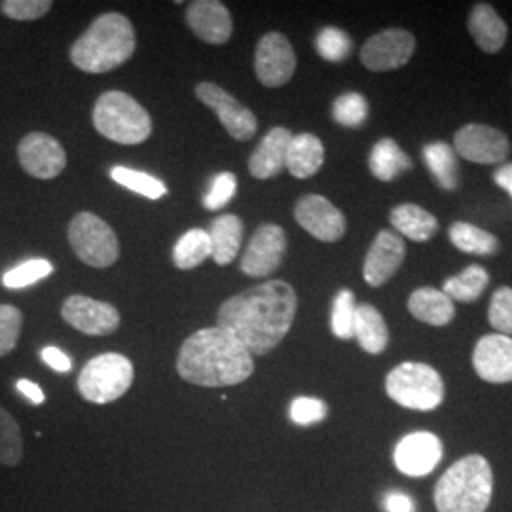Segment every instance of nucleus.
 <instances>
[{"label":"nucleus","instance_id":"obj_20","mask_svg":"<svg viewBox=\"0 0 512 512\" xmlns=\"http://www.w3.org/2000/svg\"><path fill=\"white\" fill-rule=\"evenodd\" d=\"M186 23L207 44H226L234 23L228 8L217 0H196L186 6Z\"/></svg>","mask_w":512,"mask_h":512},{"label":"nucleus","instance_id":"obj_10","mask_svg":"<svg viewBox=\"0 0 512 512\" xmlns=\"http://www.w3.org/2000/svg\"><path fill=\"white\" fill-rule=\"evenodd\" d=\"M416 50V38L404 29H385L368 38L361 50V61L368 71L384 73L406 65Z\"/></svg>","mask_w":512,"mask_h":512},{"label":"nucleus","instance_id":"obj_39","mask_svg":"<svg viewBox=\"0 0 512 512\" xmlns=\"http://www.w3.org/2000/svg\"><path fill=\"white\" fill-rule=\"evenodd\" d=\"M488 321L497 334L512 336V289L501 287L495 291L488 310Z\"/></svg>","mask_w":512,"mask_h":512},{"label":"nucleus","instance_id":"obj_7","mask_svg":"<svg viewBox=\"0 0 512 512\" xmlns=\"http://www.w3.org/2000/svg\"><path fill=\"white\" fill-rule=\"evenodd\" d=\"M133 363L120 353H103L93 357L78 376V393L93 404L118 401L133 384Z\"/></svg>","mask_w":512,"mask_h":512},{"label":"nucleus","instance_id":"obj_12","mask_svg":"<svg viewBox=\"0 0 512 512\" xmlns=\"http://www.w3.org/2000/svg\"><path fill=\"white\" fill-rule=\"evenodd\" d=\"M454 150L463 160L473 164L492 165L507 160L511 152L509 137L484 124H469L456 133Z\"/></svg>","mask_w":512,"mask_h":512},{"label":"nucleus","instance_id":"obj_35","mask_svg":"<svg viewBox=\"0 0 512 512\" xmlns=\"http://www.w3.org/2000/svg\"><path fill=\"white\" fill-rule=\"evenodd\" d=\"M332 118L344 128H361L368 118V103L361 93L340 95L332 105Z\"/></svg>","mask_w":512,"mask_h":512},{"label":"nucleus","instance_id":"obj_23","mask_svg":"<svg viewBox=\"0 0 512 512\" xmlns=\"http://www.w3.org/2000/svg\"><path fill=\"white\" fill-rule=\"evenodd\" d=\"M408 311L425 325L444 327L454 321L456 306L454 300L433 287H423L408 298Z\"/></svg>","mask_w":512,"mask_h":512},{"label":"nucleus","instance_id":"obj_19","mask_svg":"<svg viewBox=\"0 0 512 512\" xmlns=\"http://www.w3.org/2000/svg\"><path fill=\"white\" fill-rule=\"evenodd\" d=\"M406 247L401 236L384 230L380 232L366 253L363 275L370 287H382L403 266Z\"/></svg>","mask_w":512,"mask_h":512},{"label":"nucleus","instance_id":"obj_3","mask_svg":"<svg viewBox=\"0 0 512 512\" xmlns=\"http://www.w3.org/2000/svg\"><path fill=\"white\" fill-rule=\"evenodd\" d=\"M135 29L122 14L109 12L93 21L71 48V61L84 73L101 74L118 69L135 52Z\"/></svg>","mask_w":512,"mask_h":512},{"label":"nucleus","instance_id":"obj_21","mask_svg":"<svg viewBox=\"0 0 512 512\" xmlns=\"http://www.w3.org/2000/svg\"><path fill=\"white\" fill-rule=\"evenodd\" d=\"M293 137L287 128L270 129L249 160L251 175L260 181L279 175L287 167V152Z\"/></svg>","mask_w":512,"mask_h":512},{"label":"nucleus","instance_id":"obj_41","mask_svg":"<svg viewBox=\"0 0 512 512\" xmlns=\"http://www.w3.org/2000/svg\"><path fill=\"white\" fill-rule=\"evenodd\" d=\"M50 0H6L0 2V10L4 16L16 21H33L50 12Z\"/></svg>","mask_w":512,"mask_h":512},{"label":"nucleus","instance_id":"obj_22","mask_svg":"<svg viewBox=\"0 0 512 512\" xmlns=\"http://www.w3.org/2000/svg\"><path fill=\"white\" fill-rule=\"evenodd\" d=\"M469 31L476 46L486 54H497L507 42V23L499 18L490 4H476L469 16Z\"/></svg>","mask_w":512,"mask_h":512},{"label":"nucleus","instance_id":"obj_34","mask_svg":"<svg viewBox=\"0 0 512 512\" xmlns=\"http://www.w3.org/2000/svg\"><path fill=\"white\" fill-rule=\"evenodd\" d=\"M110 177L112 181H116L122 186H126L128 190H133L141 196H145L148 200H160L167 194V188L162 181L150 177L147 173H141V171H135V169H129V167H114L110 171Z\"/></svg>","mask_w":512,"mask_h":512},{"label":"nucleus","instance_id":"obj_43","mask_svg":"<svg viewBox=\"0 0 512 512\" xmlns=\"http://www.w3.org/2000/svg\"><path fill=\"white\" fill-rule=\"evenodd\" d=\"M291 420L296 425H302V427H308L313 423H319V421L325 420L327 414H329V406L319 401V399H311V397H298L294 399L291 404Z\"/></svg>","mask_w":512,"mask_h":512},{"label":"nucleus","instance_id":"obj_13","mask_svg":"<svg viewBox=\"0 0 512 512\" xmlns=\"http://www.w3.org/2000/svg\"><path fill=\"white\" fill-rule=\"evenodd\" d=\"M61 317L73 329L88 336H109L120 327V313L112 304L84 294L69 296L61 308Z\"/></svg>","mask_w":512,"mask_h":512},{"label":"nucleus","instance_id":"obj_37","mask_svg":"<svg viewBox=\"0 0 512 512\" xmlns=\"http://www.w3.org/2000/svg\"><path fill=\"white\" fill-rule=\"evenodd\" d=\"M54 272L52 262L44 260V258H35V260H27L23 264H19L16 268H12L10 272H6L2 277V285L6 289H25L33 283H37L40 279L48 277Z\"/></svg>","mask_w":512,"mask_h":512},{"label":"nucleus","instance_id":"obj_42","mask_svg":"<svg viewBox=\"0 0 512 512\" xmlns=\"http://www.w3.org/2000/svg\"><path fill=\"white\" fill-rule=\"evenodd\" d=\"M238 192V179L236 175L232 173H220L215 177V181L211 184V190L209 194L205 196L203 205L209 209V211H219L222 207H226L228 203L234 200Z\"/></svg>","mask_w":512,"mask_h":512},{"label":"nucleus","instance_id":"obj_46","mask_svg":"<svg viewBox=\"0 0 512 512\" xmlns=\"http://www.w3.org/2000/svg\"><path fill=\"white\" fill-rule=\"evenodd\" d=\"M16 387H18V391L23 397H27L31 403L37 404V406L38 404H44V401H46V395L40 389V385L31 382V380H19Z\"/></svg>","mask_w":512,"mask_h":512},{"label":"nucleus","instance_id":"obj_36","mask_svg":"<svg viewBox=\"0 0 512 512\" xmlns=\"http://www.w3.org/2000/svg\"><path fill=\"white\" fill-rule=\"evenodd\" d=\"M355 296L348 289L340 291L334 298L332 304V315H330V329L332 334L340 340H351L353 338V327H355Z\"/></svg>","mask_w":512,"mask_h":512},{"label":"nucleus","instance_id":"obj_26","mask_svg":"<svg viewBox=\"0 0 512 512\" xmlns=\"http://www.w3.org/2000/svg\"><path fill=\"white\" fill-rule=\"evenodd\" d=\"M391 224L395 226V230L399 234H403L412 241H429L435 236V232L439 230V222L437 219L425 211L420 205L416 203H401L397 205L391 215Z\"/></svg>","mask_w":512,"mask_h":512},{"label":"nucleus","instance_id":"obj_47","mask_svg":"<svg viewBox=\"0 0 512 512\" xmlns=\"http://www.w3.org/2000/svg\"><path fill=\"white\" fill-rule=\"evenodd\" d=\"M494 181L497 186L507 190L512 198V164L503 165L495 171Z\"/></svg>","mask_w":512,"mask_h":512},{"label":"nucleus","instance_id":"obj_16","mask_svg":"<svg viewBox=\"0 0 512 512\" xmlns=\"http://www.w3.org/2000/svg\"><path fill=\"white\" fill-rule=\"evenodd\" d=\"M442 459V442L429 431L410 433L397 442L393 450L395 467L406 476L431 475Z\"/></svg>","mask_w":512,"mask_h":512},{"label":"nucleus","instance_id":"obj_45","mask_svg":"<svg viewBox=\"0 0 512 512\" xmlns=\"http://www.w3.org/2000/svg\"><path fill=\"white\" fill-rule=\"evenodd\" d=\"M385 512H416L414 499L410 495L403 492H391L385 495L384 499Z\"/></svg>","mask_w":512,"mask_h":512},{"label":"nucleus","instance_id":"obj_31","mask_svg":"<svg viewBox=\"0 0 512 512\" xmlns=\"http://www.w3.org/2000/svg\"><path fill=\"white\" fill-rule=\"evenodd\" d=\"M211 255H213V247H211L209 232L196 228L186 232L183 238L177 241L173 249V262L181 270H194Z\"/></svg>","mask_w":512,"mask_h":512},{"label":"nucleus","instance_id":"obj_40","mask_svg":"<svg viewBox=\"0 0 512 512\" xmlns=\"http://www.w3.org/2000/svg\"><path fill=\"white\" fill-rule=\"evenodd\" d=\"M23 327V315L16 306L0 304V357L8 355L18 346Z\"/></svg>","mask_w":512,"mask_h":512},{"label":"nucleus","instance_id":"obj_15","mask_svg":"<svg viewBox=\"0 0 512 512\" xmlns=\"http://www.w3.org/2000/svg\"><path fill=\"white\" fill-rule=\"evenodd\" d=\"M21 167L35 179H55L67 165V154L52 135L35 131L23 137L18 145Z\"/></svg>","mask_w":512,"mask_h":512},{"label":"nucleus","instance_id":"obj_4","mask_svg":"<svg viewBox=\"0 0 512 512\" xmlns=\"http://www.w3.org/2000/svg\"><path fill=\"white\" fill-rule=\"evenodd\" d=\"M494 495V471L488 459L471 454L458 459L435 486L439 512H486Z\"/></svg>","mask_w":512,"mask_h":512},{"label":"nucleus","instance_id":"obj_2","mask_svg":"<svg viewBox=\"0 0 512 512\" xmlns=\"http://www.w3.org/2000/svg\"><path fill=\"white\" fill-rule=\"evenodd\" d=\"M177 372L188 384L228 387L249 380L255 372V361L236 336L220 327H211L184 340Z\"/></svg>","mask_w":512,"mask_h":512},{"label":"nucleus","instance_id":"obj_8","mask_svg":"<svg viewBox=\"0 0 512 512\" xmlns=\"http://www.w3.org/2000/svg\"><path fill=\"white\" fill-rule=\"evenodd\" d=\"M69 241L76 256L92 268H109L120 256L114 230L93 213H78L69 226Z\"/></svg>","mask_w":512,"mask_h":512},{"label":"nucleus","instance_id":"obj_27","mask_svg":"<svg viewBox=\"0 0 512 512\" xmlns=\"http://www.w3.org/2000/svg\"><path fill=\"white\" fill-rule=\"evenodd\" d=\"M209 238L213 247V260L219 266H228L238 256L243 239V222L236 215H220L211 224Z\"/></svg>","mask_w":512,"mask_h":512},{"label":"nucleus","instance_id":"obj_1","mask_svg":"<svg viewBox=\"0 0 512 512\" xmlns=\"http://www.w3.org/2000/svg\"><path fill=\"white\" fill-rule=\"evenodd\" d=\"M298 298L281 279L266 281L228 298L217 313L220 329L228 330L251 355L277 348L293 327Z\"/></svg>","mask_w":512,"mask_h":512},{"label":"nucleus","instance_id":"obj_28","mask_svg":"<svg viewBox=\"0 0 512 512\" xmlns=\"http://www.w3.org/2000/svg\"><path fill=\"white\" fill-rule=\"evenodd\" d=\"M370 171L378 181L391 183L406 169H412V160L403 152L393 139L378 141L370 152Z\"/></svg>","mask_w":512,"mask_h":512},{"label":"nucleus","instance_id":"obj_5","mask_svg":"<svg viewBox=\"0 0 512 512\" xmlns=\"http://www.w3.org/2000/svg\"><path fill=\"white\" fill-rule=\"evenodd\" d=\"M93 126L118 145H141L152 133V120L131 95L103 93L93 107Z\"/></svg>","mask_w":512,"mask_h":512},{"label":"nucleus","instance_id":"obj_30","mask_svg":"<svg viewBox=\"0 0 512 512\" xmlns=\"http://www.w3.org/2000/svg\"><path fill=\"white\" fill-rule=\"evenodd\" d=\"M488 281H490L488 272L478 264H471L461 274L446 279L442 293L452 300L471 304V302H476L486 291Z\"/></svg>","mask_w":512,"mask_h":512},{"label":"nucleus","instance_id":"obj_44","mask_svg":"<svg viewBox=\"0 0 512 512\" xmlns=\"http://www.w3.org/2000/svg\"><path fill=\"white\" fill-rule=\"evenodd\" d=\"M40 357H42V361L46 365L50 366L55 372H59V374L71 372V368H73L71 357L67 353H63L61 349L55 348V346H48V348L42 349Z\"/></svg>","mask_w":512,"mask_h":512},{"label":"nucleus","instance_id":"obj_18","mask_svg":"<svg viewBox=\"0 0 512 512\" xmlns=\"http://www.w3.org/2000/svg\"><path fill=\"white\" fill-rule=\"evenodd\" d=\"M473 366L480 380L490 384L512 382V338L503 334H488L476 342Z\"/></svg>","mask_w":512,"mask_h":512},{"label":"nucleus","instance_id":"obj_32","mask_svg":"<svg viewBox=\"0 0 512 512\" xmlns=\"http://www.w3.org/2000/svg\"><path fill=\"white\" fill-rule=\"evenodd\" d=\"M450 241L461 253H469V255H494L499 249V241L494 234L467 222L452 224Z\"/></svg>","mask_w":512,"mask_h":512},{"label":"nucleus","instance_id":"obj_6","mask_svg":"<svg viewBox=\"0 0 512 512\" xmlns=\"http://www.w3.org/2000/svg\"><path fill=\"white\" fill-rule=\"evenodd\" d=\"M385 391L391 401L420 412H431L444 401V382L433 366L401 363L385 378Z\"/></svg>","mask_w":512,"mask_h":512},{"label":"nucleus","instance_id":"obj_29","mask_svg":"<svg viewBox=\"0 0 512 512\" xmlns=\"http://www.w3.org/2000/svg\"><path fill=\"white\" fill-rule=\"evenodd\" d=\"M423 160L431 175L444 190H456L458 186V154L448 143H429L423 148Z\"/></svg>","mask_w":512,"mask_h":512},{"label":"nucleus","instance_id":"obj_11","mask_svg":"<svg viewBox=\"0 0 512 512\" xmlns=\"http://www.w3.org/2000/svg\"><path fill=\"white\" fill-rule=\"evenodd\" d=\"M296 54L289 38L281 33H268L256 46L255 71L266 88H281L293 78Z\"/></svg>","mask_w":512,"mask_h":512},{"label":"nucleus","instance_id":"obj_24","mask_svg":"<svg viewBox=\"0 0 512 512\" xmlns=\"http://www.w3.org/2000/svg\"><path fill=\"white\" fill-rule=\"evenodd\" d=\"M325 162V147L311 133L294 135L287 152V169L296 179H310Z\"/></svg>","mask_w":512,"mask_h":512},{"label":"nucleus","instance_id":"obj_25","mask_svg":"<svg viewBox=\"0 0 512 512\" xmlns=\"http://www.w3.org/2000/svg\"><path fill=\"white\" fill-rule=\"evenodd\" d=\"M353 338H357L359 346L370 355L384 353L389 344V330L382 313L370 304L357 306Z\"/></svg>","mask_w":512,"mask_h":512},{"label":"nucleus","instance_id":"obj_17","mask_svg":"<svg viewBox=\"0 0 512 512\" xmlns=\"http://www.w3.org/2000/svg\"><path fill=\"white\" fill-rule=\"evenodd\" d=\"M294 219L313 238L327 243L338 241L346 234V217L342 211L317 194L298 200L294 207Z\"/></svg>","mask_w":512,"mask_h":512},{"label":"nucleus","instance_id":"obj_33","mask_svg":"<svg viewBox=\"0 0 512 512\" xmlns=\"http://www.w3.org/2000/svg\"><path fill=\"white\" fill-rule=\"evenodd\" d=\"M23 459V437L18 421L0 406V463L16 467Z\"/></svg>","mask_w":512,"mask_h":512},{"label":"nucleus","instance_id":"obj_9","mask_svg":"<svg viewBox=\"0 0 512 512\" xmlns=\"http://www.w3.org/2000/svg\"><path fill=\"white\" fill-rule=\"evenodd\" d=\"M196 95L205 107L213 110L220 124L236 141H251L255 137L258 122L253 110L243 107L234 95L222 90L213 82H202L196 88Z\"/></svg>","mask_w":512,"mask_h":512},{"label":"nucleus","instance_id":"obj_38","mask_svg":"<svg viewBox=\"0 0 512 512\" xmlns=\"http://www.w3.org/2000/svg\"><path fill=\"white\" fill-rule=\"evenodd\" d=\"M315 50L323 59L338 63L344 61L351 52V38L338 27H325L315 37Z\"/></svg>","mask_w":512,"mask_h":512},{"label":"nucleus","instance_id":"obj_14","mask_svg":"<svg viewBox=\"0 0 512 512\" xmlns=\"http://www.w3.org/2000/svg\"><path fill=\"white\" fill-rule=\"evenodd\" d=\"M287 251V236L279 224H264L249 241L241 258V272L251 277H268L281 266Z\"/></svg>","mask_w":512,"mask_h":512}]
</instances>
